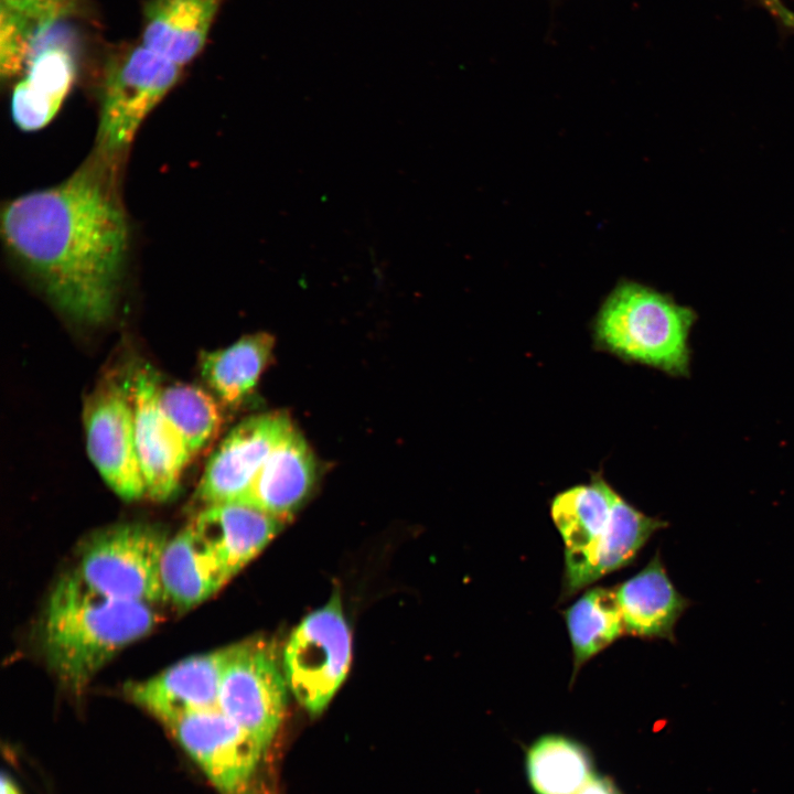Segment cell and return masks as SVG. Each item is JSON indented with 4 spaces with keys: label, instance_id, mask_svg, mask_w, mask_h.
Here are the masks:
<instances>
[{
    "label": "cell",
    "instance_id": "6da1fadb",
    "mask_svg": "<svg viewBox=\"0 0 794 794\" xmlns=\"http://www.w3.org/2000/svg\"><path fill=\"white\" fill-rule=\"evenodd\" d=\"M9 253L69 318L105 322L114 312L128 250L125 215L88 168L18 196L1 213Z\"/></svg>",
    "mask_w": 794,
    "mask_h": 794
},
{
    "label": "cell",
    "instance_id": "7a4b0ae2",
    "mask_svg": "<svg viewBox=\"0 0 794 794\" xmlns=\"http://www.w3.org/2000/svg\"><path fill=\"white\" fill-rule=\"evenodd\" d=\"M158 618L151 604L105 596L75 571L66 573L42 619L46 664L65 687L81 693L117 653L150 633Z\"/></svg>",
    "mask_w": 794,
    "mask_h": 794
},
{
    "label": "cell",
    "instance_id": "3957f363",
    "mask_svg": "<svg viewBox=\"0 0 794 794\" xmlns=\"http://www.w3.org/2000/svg\"><path fill=\"white\" fill-rule=\"evenodd\" d=\"M550 515L565 544L561 599L632 564L653 534L668 526L624 500L601 472L556 494Z\"/></svg>",
    "mask_w": 794,
    "mask_h": 794
},
{
    "label": "cell",
    "instance_id": "277c9868",
    "mask_svg": "<svg viewBox=\"0 0 794 794\" xmlns=\"http://www.w3.org/2000/svg\"><path fill=\"white\" fill-rule=\"evenodd\" d=\"M696 313L670 297L634 281L608 294L592 322L594 345L629 363L687 376L689 333Z\"/></svg>",
    "mask_w": 794,
    "mask_h": 794
},
{
    "label": "cell",
    "instance_id": "5b68a950",
    "mask_svg": "<svg viewBox=\"0 0 794 794\" xmlns=\"http://www.w3.org/2000/svg\"><path fill=\"white\" fill-rule=\"evenodd\" d=\"M170 537L147 523H126L103 529L83 546L75 572L105 596L146 604L167 601L161 559Z\"/></svg>",
    "mask_w": 794,
    "mask_h": 794
},
{
    "label": "cell",
    "instance_id": "8992f818",
    "mask_svg": "<svg viewBox=\"0 0 794 794\" xmlns=\"http://www.w3.org/2000/svg\"><path fill=\"white\" fill-rule=\"evenodd\" d=\"M181 69L141 43L112 53L101 85L99 150L105 154L124 150L144 118L176 84Z\"/></svg>",
    "mask_w": 794,
    "mask_h": 794
},
{
    "label": "cell",
    "instance_id": "52a82bcc",
    "mask_svg": "<svg viewBox=\"0 0 794 794\" xmlns=\"http://www.w3.org/2000/svg\"><path fill=\"white\" fill-rule=\"evenodd\" d=\"M351 655V631L336 591L300 622L285 647V677L298 702L320 713L343 683Z\"/></svg>",
    "mask_w": 794,
    "mask_h": 794
},
{
    "label": "cell",
    "instance_id": "ba28073f",
    "mask_svg": "<svg viewBox=\"0 0 794 794\" xmlns=\"http://www.w3.org/2000/svg\"><path fill=\"white\" fill-rule=\"evenodd\" d=\"M287 686L271 646L248 640L233 645L217 706L267 749L286 711Z\"/></svg>",
    "mask_w": 794,
    "mask_h": 794
},
{
    "label": "cell",
    "instance_id": "9c48e42d",
    "mask_svg": "<svg viewBox=\"0 0 794 794\" xmlns=\"http://www.w3.org/2000/svg\"><path fill=\"white\" fill-rule=\"evenodd\" d=\"M88 455L108 486L126 501L147 495L135 437L131 379L106 380L86 399Z\"/></svg>",
    "mask_w": 794,
    "mask_h": 794
},
{
    "label": "cell",
    "instance_id": "30bf717a",
    "mask_svg": "<svg viewBox=\"0 0 794 794\" xmlns=\"http://www.w3.org/2000/svg\"><path fill=\"white\" fill-rule=\"evenodd\" d=\"M221 794H248L267 750L218 707L184 713L164 725Z\"/></svg>",
    "mask_w": 794,
    "mask_h": 794
},
{
    "label": "cell",
    "instance_id": "8fae6325",
    "mask_svg": "<svg viewBox=\"0 0 794 794\" xmlns=\"http://www.w3.org/2000/svg\"><path fill=\"white\" fill-rule=\"evenodd\" d=\"M280 412L250 417L223 439L211 455L195 498L203 507L242 500L271 451L292 428Z\"/></svg>",
    "mask_w": 794,
    "mask_h": 794
},
{
    "label": "cell",
    "instance_id": "7c38bea8",
    "mask_svg": "<svg viewBox=\"0 0 794 794\" xmlns=\"http://www.w3.org/2000/svg\"><path fill=\"white\" fill-rule=\"evenodd\" d=\"M160 388L150 368L138 371L131 378L136 448L146 492L162 502L176 492L192 455L160 407Z\"/></svg>",
    "mask_w": 794,
    "mask_h": 794
},
{
    "label": "cell",
    "instance_id": "4fadbf2b",
    "mask_svg": "<svg viewBox=\"0 0 794 794\" xmlns=\"http://www.w3.org/2000/svg\"><path fill=\"white\" fill-rule=\"evenodd\" d=\"M233 645L186 657L144 680L125 686L126 696L161 723L218 707L224 669Z\"/></svg>",
    "mask_w": 794,
    "mask_h": 794
},
{
    "label": "cell",
    "instance_id": "5bb4252c",
    "mask_svg": "<svg viewBox=\"0 0 794 794\" xmlns=\"http://www.w3.org/2000/svg\"><path fill=\"white\" fill-rule=\"evenodd\" d=\"M283 522L235 501L203 507L190 525L230 579L268 545Z\"/></svg>",
    "mask_w": 794,
    "mask_h": 794
},
{
    "label": "cell",
    "instance_id": "9a60e30c",
    "mask_svg": "<svg viewBox=\"0 0 794 794\" xmlns=\"http://www.w3.org/2000/svg\"><path fill=\"white\" fill-rule=\"evenodd\" d=\"M625 634L675 643V626L691 605L669 579L659 551L637 573L614 587Z\"/></svg>",
    "mask_w": 794,
    "mask_h": 794
},
{
    "label": "cell",
    "instance_id": "2e32d148",
    "mask_svg": "<svg viewBox=\"0 0 794 794\" xmlns=\"http://www.w3.org/2000/svg\"><path fill=\"white\" fill-rule=\"evenodd\" d=\"M316 478L314 457L292 427L268 455L239 500L287 521L309 496Z\"/></svg>",
    "mask_w": 794,
    "mask_h": 794
},
{
    "label": "cell",
    "instance_id": "e0dca14e",
    "mask_svg": "<svg viewBox=\"0 0 794 794\" xmlns=\"http://www.w3.org/2000/svg\"><path fill=\"white\" fill-rule=\"evenodd\" d=\"M76 67L64 44H37L11 96V115L23 131L46 126L60 110L71 90Z\"/></svg>",
    "mask_w": 794,
    "mask_h": 794
},
{
    "label": "cell",
    "instance_id": "ac0fdd59",
    "mask_svg": "<svg viewBox=\"0 0 794 794\" xmlns=\"http://www.w3.org/2000/svg\"><path fill=\"white\" fill-rule=\"evenodd\" d=\"M224 0H146L141 44L181 67L203 50Z\"/></svg>",
    "mask_w": 794,
    "mask_h": 794
},
{
    "label": "cell",
    "instance_id": "d6986e66",
    "mask_svg": "<svg viewBox=\"0 0 794 794\" xmlns=\"http://www.w3.org/2000/svg\"><path fill=\"white\" fill-rule=\"evenodd\" d=\"M160 573L167 601L185 610L207 600L229 580L190 523L169 539Z\"/></svg>",
    "mask_w": 794,
    "mask_h": 794
},
{
    "label": "cell",
    "instance_id": "ffe728a7",
    "mask_svg": "<svg viewBox=\"0 0 794 794\" xmlns=\"http://www.w3.org/2000/svg\"><path fill=\"white\" fill-rule=\"evenodd\" d=\"M273 337L265 332L247 335L228 347L203 352V379L227 407L238 406L256 386L270 360Z\"/></svg>",
    "mask_w": 794,
    "mask_h": 794
},
{
    "label": "cell",
    "instance_id": "44dd1931",
    "mask_svg": "<svg viewBox=\"0 0 794 794\" xmlns=\"http://www.w3.org/2000/svg\"><path fill=\"white\" fill-rule=\"evenodd\" d=\"M573 656L571 680L580 668L625 634L614 588L588 589L564 612Z\"/></svg>",
    "mask_w": 794,
    "mask_h": 794
},
{
    "label": "cell",
    "instance_id": "7402d4cb",
    "mask_svg": "<svg viewBox=\"0 0 794 794\" xmlns=\"http://www.w3.org/2000/svg\"><path fill=\"white\" fill-rule=\"evenodd\" d=\"M527 771L537 794H575L593 776L582 747L561 736H546L532 745Z\"/></svg>",
    "mask_w": 794,
    "mask_h": 794
},
{
    "label": "cell",
    "instance_id": "603a6c76",
    "mask_svg": "<svg viewBox=\"0 0 794 794\" xmlns=\"http://www.w3.org/2000/svg\"><path fill=\"white\" fill-rule=\"evenodd\" d=\"M159 403L192 458L218 433L222 425L219 407L204 389L189 384L161 387Z\"/></svg>",
    "mask_w": 794,
    "mask_h": 794
},
{
    "label": "cell",
    "instance_id": "cb8c5ba5",
    "mask_svg": "<svg viewBox=\"0 0 794 794\" xmlns=\"http://www.w3.org/2000/svg\"><path fill=\"white\" fill-rule=\"evenodd\" d=\"M46 31L22 15L0 7V71L12 78L26 63Z\"/></svg>",
    "mask_w": 794,
    "mask_h": 794
},
{
    "label": "cell",
    "instance_id": "d4e9b609",
    "mask_svg": "<svg viewBox=\"0 0 794 794\" xmlns=\"http://www.w3.org/2000/svg\"><path fill=\"white\" fill-rule=\"evenodd\" d=\"M0 7L11 10L47 31L57 21L78 13L81 0H0Z\"/></svg>",
    "mask_w": 794,
    "mask_h": 794
},
{
    "label": "cell",
    "instance_id": "484cf974",
    "mask_svg": "<svg viewBox=\"0 0 794 794\" xmlns=\"http://www.w3.org/2000/svg\"><path fill=\"white\" fill-rule=\"evenodd\" d=\"M759 1L773 17L794 30V11L784 2V0Z\"/></svg>",
    "mask_w": 794,
    "mask_h": 794
},
{
    "label": "cell",
    "instance_id": "4316f807",
    "mask_svg": "<svg viewBox=\"0 0 794 794\" xmlns=\"http://www.w3.org/2000/svg\"><path fill=\"white\" fill-rule=\"evenodd\" d=\"M575 794H619L613 784L599 776H592L577 793Z\"/></svg>",
    "mask_w": 794,
    "mask_h": 794
},
{
    "label": "cell",
    "instance_id": "83f0119b",
    "mask_svg": "<svg viewBox=\"0 0 794 794\" xmlns=\"http://www.w3.org/2000/svg\"><path fill=\"white\" fill-rule=\"evenodd\" d=\"M1 794H20L17 785L6 774L1 776Z\"/></svg>",
    "mask_w": 794,
    "mask_h": 794
}]
</instances>
